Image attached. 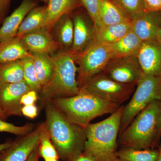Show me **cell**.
Here are the masks:
<instances>
[{"label":"cell","instance_id":"cell-17","mask_svg":"<svg viewBox=\"0 0 161 161\" xmlns=\"http://www.w3.org/2000/svg\"><path fill=\"white\" fill-rule=\"evenodd\" d=\"M81 6L80 0H48L44 28L50 31L62 17Z\"/></svg>","mask_w":161,"mask_h":161},{"label":"cell","instance_id":"cell-30","mask_svg":"<svg viewBox=\"0 0 161 161\" xmlns=\"http://www.w3.org/2000/svg\"><path fill=\"white\" fill-rule=\"evenodd\" d=\"M82 6L89 15L95 26V31L102 27L99 14V0H80Z\"/></svg>","mask_w":161,"mask_h":161},{"label":"cell","instance_id":"cell-2","mask_svg":"<svg viewBox=\"0 0 161 161\" xmlns=\"http://www.w3.org/2000/svg\"><path fill=\"white\" fill-rule=\"evenodd\" d=\"M50 102L70 122L83 129L93 119L106 114H112L120 106L80 91L74 96L56 98Z\"/></svg>","mask_w":161,"mask_h":161},{"label":"cell","instance_id":"cell-19","mask_svg":"<svg viewBox=\"0 0 161 161\" xmlns=\"http://www.w3.org/2000/svg\"><path fill=\"white\" fill-rule=\"evenodd\" d=\"M143 42L131 30L123 37L109 45L113 58L137 56Z\"/></svg>","mask_w":161,"mask_h":161},{"label":"cell","instance_id":"cell-40","mask_svg":"<svg viewBox=\"0 0 161 161\" xmlns=\"http://www.w3.org/2000/svg\"><path fill=\"white\" fill-rule=\"evenodd\" d=\"M7 118L6 115L4 114L2 109H1V106H0V119H3V120H5Z\"/></svg>","mask_w":161,"mask_h":161},{"label":"cell","instance_id":"cell-4","mask_svg":"<svg viewBox=\"0 0 161 161\" xmlns=\"http://www.w3.org/2000/svg\"><path fill=\"white\" fill-rule=\"evenodd\" d=\"M161 111V100L153 101L119 134V145L122 148L139 150L153 149L158 146V124Z\"/></svg>","mask_w":161,"mask_h":161},{"label":"cell","instance_id":"cell-18","mask_svg":"<svg viewBox=\"0 0 161 161\" xmlns=\"http://www.w3.org/2000/svg\"><path fill=\"white\" fill-rule=\"evenodd\" d=\"M31 55L18 37L0 42V64L21 60Z\"/></svg>","mask_w":161,"mask_h":161},{"label":"cell","instance_id":"cell-45","mask_svg":"<svg viewBox=\"0 0 161 161\" xmlns=\"http://www.w3.org/2000/svg\"><path fill=\"white\" fill-rule=\"evenodd\" d=\"M40 1H42V2H44V3H48V0H40Z\"/></svg>","mask_w":161,"mask_h":161},{"label":"cell","instance_id":"cell-33","mask_svg":"<svg viewBox=\"0 0 161 161\" xmlns=\"http://www.w3.org/2000/svg\"><path fill=\"white\" fill-rule=\"evenodd\" d=\"M38 108L34 104L23 106L22 108V115L30 119H34L38 115Z\"/></svg>","mask_w":161,"mask_h":161},{"label":"cell","instance_id":"cell-8","mask_svg":"<svg viewBox=\"0 0 161 161\" xmlns=\"http://www.w3.org/2000/svg\"><path fill=\"white\" fill-rule=\"evenodd\" d=\"M135 90V86L119 83L103 72L92 77L80 88V91L119 106L130 98Z\"/></svg>","mask_w":161,"mask_h":161},{"label":"cell","instance_id":"cell-15","mask_svg":"<svg viewBox=\"0 0 161 161\" xmlns=\"http://www.w3.org/2000/svg\"><path fill=\"white\" fill-rule=\"evenodd\" d=\"M20 38L22 43L31 53H53L58 47L50 31L42 28L24 35Z\"/></svg>","mask_w":161,"mask_h":161},{"label":"cell","instance_id":"cell-36","mask_svg":"<svg viewBox=\"0 0 161 161\" xmlns=\"http://www.w3.org/2000/svg\"><path fill=\"white\" fill-rule=\"evenodd\" d=\"M72 161H95L91 156L82 152L78 156L76 157Z\"/></svg>","mask_w":161,"mask_h":161},{"label":"cell","instance_id":"cell-29","mask_svg":"<svg viewBox=\"0 0 161 161\" xmlns=\"http://www.w3.org/2000/svg\"><path fill=\"white\" fill-rule=\"evenodd\" d=\"M130 19L145 11L144 0H111Z\"/></svg>","mask_w":161,"mask_h":161},{"label":"cell","instance_id":"cell-14","mask_svg":"<svg viewBox=\"0 0 161 161\" xmlns=\"http://www.w3.org/2000/svg\"><path fill=\"white\" fill-rule=\"evenodd\" d=\"M74 40L70 52L75 55L84 51L95 39V29L93 23L81 14L75 15L73 18Z\"/></svg>","mask_w":161,"mask_h":161},{"label":"cell","instance_id":"cell-3","mask_svg":"<svg viewBox=\"0 0 161 161\" xmlns=\"http://www.w3.org/2000/svg\"><path fill=\"white\" fill-rule=\"evenodd\" d=\"M124 106L108 117L84 128L86 141L83 152L95 161H110L115 155Z\"/></svg>","mask_w":161,"mask_h":161},{"label":"cell","instance_id":"cell-6","mask_svg":"<svg viewBox=\"0 0 161 161\" xmlns=\"http://www.w3.org/2000/svg\"><path fill=\"white\" fill-rule=\"evenodd\" d=\"M136 86L130 102L124 106L119 134L153 101L161 100V77L145 75Z\"/></svg>","mask_w":161,"mask_h":161},{"label":"cell","instance_id":"cell-37","mask_svg":"<svg viewBox=\"0 0 161 161\" xmlns=\"http://www.w3.org/2000/svg\"><path fill=\"white\" fill-rule=\"evenodd\" d=\"M38 148H39V145L34 150H33L26 161H39L40 156H39V152H38Z\"/></svg>","mask_w":161,"mask_h":161},{"label":"cell","instance_id":"cell-20","mask_svg":"<svg viewBox=\"0 0 161 161\" xmlns=\"http://www.w3.org/2000/svg\"><path fill=\"white\" fill-rule=\"evenodd\" d=\"M131 22L103 26L95 31V40L110 45L118 41L132 30Z\"/></svg>","mask_w":161,"mask_h":161},{"label":"cell","instance_id":"cell-10","mask_svg":"<svg viewBox=\"0 0 161 161\" xmlns=\"http://www.w3.org/2000/svg\"><path fill=\"white\" fill-rule=\"evenodd\" d=\"M43 123L26 135L12 141L9 147L0 152V161H26L39 144Z\"/></svg>","mask_w":161,"mask_h":161},{"label":"cell","instance_id":"cell-12","mask_svg":"<svg viewBox=\"0 0 161 161\" xmlns=\"http://www.w3.org/2000/svg\"><path fill=\"white\" fill-rule=\"evenodd\" d=\"M136 57L144 75L161 77V44L157 39L143 42Z\"/></svg>","mask_w":161,"mask_h":161},{"label":"cell","instance_id":"cell-35","mask_svg":"<svg viewBox=\"0 0 161 161\" xmlns=\"http://www.w3.org/2000/svg\"><path fill=\"white\" fill-rule=\"evenodd\" d=\"M12 0H0V23L5 19L9 10Z\"/></svg>","mask_w":161,"mask_h":161},{"label":"cell","instance_id":"cell-13","mask_svg":"<svg viewBox=\"0 0 161 161\" xmlns=\"http://www.w3.org/2000/svg\"><path fill=\"white\" fill-rule=\"evenodd\" d=\"M132 31L142 42L156 40L161 26V11H145L131 19Z\"/></svg>","mask_w":161,"mask_h":161},{"label":"cell","instance_id":"cell-41","mask_svg":"<svg viewBox=\"0 0 161 161\" xmlns=\"http://www.w3.org/2000/svg\"><path fill=\"white\" fill-rule=\"evenodd\" d=\"M157 40L161 44V26L159 31L158 32V34L157 37Z\"/></svg>","mask_w":161,"mask_h":161},{"label":"cell","instance_id":"cell-21","mask_svg":"<svg viewBox=\"0 0 161 161\" xmlns=\"http://www.w3.org/2000/svg\"><path fill=\"white\" fill-rule=\"evenodd\" d=\"M99 4L102 26L131 22L130 18L111 0H99Z\"/></svg>","mask_w":161,"mask_h":161},{"label":"cell","instance_id":"cell-27","mask_svg":"<svg viewBox=\"0 0 161 161\" xmlns=\"http://www.w3.org/2000/svg\"><path fill=\"white\" fill-rule=\"evenodd\" d=\"M38 152L40 157L42 158L44 160L48 158H60L56 148L52 142L50 136L44 123L40 133L39 141Z\"/></svg>","mask_w":161,"mask_h":161},{"label":"cell","instance_id":"cell-7","mask_svg":"<svg viewBox=\"0 0 161 161\" xmlns=\"http://www.w3.org/2000/svg\"><path fill=\"white\" fill-rule=\"evenodd\" d=\"M75 56L78 65L77 80L79 88L92 77L103 72L113 58L109 45L95 40L84 51Z\"/></svg>","mask_w":161,"mask_h":161},{"label":"cell","instance_id":"cell-25","mask_svg":"<svg viewBox=\"0 0 161 161\" xmlns=\"http://www.w3.org/2000/svg\"><path fill=\"white\" fill-rule=\"evenodd\" d=\"M115 155L125 161H157L158 150L122 148L116 151Z\"/></svg>","mask_w":161,"mask_h":161},{"label":"cell","instance_id":"cell-32","mask_svg":"<svg viewBox=\"0 0 161 161\" xmlns=\"http://www.w3.org/2000/svg\"><path fill=\"white\" fill-rule=\"evenodd\" d=\"M39 98L38 92L31 90L23 95L21 100V104L23 106L34 104Z\"/></svg>","mask_w":161,"mask_h":161},{"label":"cell","instance_id":"cell-9","mask_svg":"<svg viewBox=\"0 0 161 161\" xmlns=\"http://www.w3.org/2000/svg\"><path fill=\"white\" fill-rule=\"evenodd\" d=\"M103 73L119 83L134 86L145 75L136 56L112 58Z\"/></svg>","mask_w":161,"mask_h":161},{"label":"cell","instance_id":"cell-28","mask_svg":"<svg viewBox=\"0 0 161 161\" xmlns=\"http://www.w3.org/2000/svg\"><path fill=\"white\" fill-rule=\"evenodd\" d=\"M21 60L23 65L24 80L31 90L37 92H40L42 87L38 81L32 55L23 58Z\"/></svg>","mask_w":161,"mask_h":161},{"label":"cell","instance_id":"cell-39","mask_svg":"<svg viewBox=\"0 0 161 161\" xmlns=\"http://www.w3.org/2000/svg\"><path fill=\"white\" fill-rule=\"evenodd\" d=\"M158 137L159 139H160L161 137V111L159 118L158 124Z\"/></svg>","mask_w":161,"mask_h":161},{"label":"cell","instance_id":"cell-11","mask_svg":"<svg viewBox=\"0 0 161 161\" xmlns=\"http://www.w3.org/2000/svg\"><path fill=\"white\" fill-rule=\"evenodd\" d=\"M31 90L24 80L0 86V106L7 118L12 115L22 116L21 98Z\"/></svg>","mask_w":161,"mask_h":161},{"label":"cell","instance_id":"cell-22","mask_svg":"<svg viewBox=\"0 0 161 161\" xmlns=\"http://www.w3.org/2000/svg\"><path fill=\"white\" fill-rule=\"evenodd\" d=\"M38 81L43 87L51 79L55 64L53 58L46 53H31Z\"/></svg>","mask_w":161,"mask_h":161},{"label":"cell","instance_id":"cell-24","mask_svg":"<svg viewBox=\"0 0 161 161\" xmlns=\"http://www.w3.org/2000/svg\"><path fill=\"white\" fill-rule=\"evenodd\" d=\"M23 80V65L21 60L0 64V86Z\"/></svg>","mask_w":161,"mask_h":161},{"label":"cell","instance_id":"cell-38","mask_svg":"<svg viewBox=\"0 0 161 161\" xmlns=\"http://www.w3.org/2000/svg\"><path fill=\"white\" fill-rule=\"evenodd\" d=\"M12 141H7L3 144H0V152L4 150L11 145Z\"/></svg>","mask_w":161,"mask_h":161},{"label":"cell","instance_id":"cell-34","mask_svg":"<svg viewBox=\"0 0 161 161\" xmlns=\"http://www.w3.org/2000/svg\"><path fill=\"white\" fill-rule=\"evenodd\" d=\"M145 10L147 11H161V0H144Z\"/></svg>","mask_w":161,"mask_h":161},{"label":"cell","instance_id":"cell-42","mask_svg":"<svg viewBox=\"0 0 161 161\" xmlns=\"http://www.w3.org/2000/svg\"><path fill=\"white\" fill-rule=\"evenodd\" d=\"M110 161H125L115 155Z\"/></svg>","mask_w":161,"mask_h":161},{"label":"cell","instance_id":"cell-16","mask_svg":"<svg viewBox=\"0 0 161 161\" xmlns=\"http://www.w3.org/2000/svg\"><path fill=\"white\" fill-rule=\"evenodd\" d=\"M36 6L33 0H23L20 6L5 18L0 27V42L17 36L23 20Z\"/></svg>","mask_w":161,"mask_h":161},{"label":"cell","instance_id":"cell-23","mask_svg":"<svg viewBox=\"0 0 161 161\" xmlns=\"http://www.w3.org/2000/svg\"><path fill=\"white\" fill-rule=\"evenodd\" d=\"M46 14L47 6L34 8L23 20L17 37L21 38L26 34L44 28Z\"/></svg>","mask_w":161,"mask_h":161},{"label":"cell","instance_id":"cell-5","mask_svg":"<svg viewBox=\"0 0 161 161\" xmlns=\"http://www.w3.org/2000/svg\"><path fill=\"white\" fill-rule=\"evenodd\" d=\"M55 69L53 77L41 91V101L45 105L53 99L71 97L80 91L75 55L69 50L60 52L53 57Z\"/></svg>","mask_w":161,"mask_h":161},{"label":"cell","instance_id":"cell-26","mask_svg":"<svg viewBox=\"0 0 161 161\" xmlns=\"http://www.w3.org/2000/svg\"><path fill=\"white\" fill-rule=\"evenodd\" d=\"M57 31L59 43L65 48L70 49L74 40V25L73 20L69 14L62 17L60 20ZM69 49V50H70Z\"/></svg>","mask_w":161,"mask_h":161},{"label":"cell","instance_id":"cell-44","mask_svg":"<svg viewBox=\"0 0 161 161\" xmlns=\"http://www.w3.org/2000/svg\"><path fill=\"white\" fill-rule=\"evenodd\" d=\"M58 159L56 158H48L44 160L45 161H58Z\"/></svg>","mask_w":161,"mask_h":161},{"label":"cell","instance_id":"cell-31","mask_svg":"<svg viewBox=\"0 0 161 161\" xmlns=\"http://www.w3.org/2000/svg\"><path fill=\"white\" fill-rule=\"evenodd\" d=\"M35 129L32 124L27 123L22 126H18L0 119V132H6L14 135L22 136L26 135Z\"/></svg>","mask_w":161,"mask_h":161},{"label":"cell","instance_id":"cell-1","mask_svg":"<svg viewBox=\"0 0 161 161\" xmlns=\"http://www.w3.org/2000/svg\"><path fill=\"white\" fill-rule=\"evenodd\" d=\"M46 105L44 124L60 158L72 161L84 150V129L72 123L52 103Z\"/></svg>","mask_w":161,"mask_h":161},{"label":"cell","instance_id":"cell-43","mask_svg":"<svg viewBox=\"0 0 161 161\" xmlns=\"http://www.w3.org/2000/svg\"><path fill=\"white\" fill-rule=\"evenodd\" d=\"M158 155L157 161H161V145L158 148Z\"/></svg>","mask_w":161,"mask_h":161}]
</instances>
